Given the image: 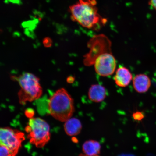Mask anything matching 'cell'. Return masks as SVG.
I'll list each match as a JSON object with an SVG mask.
<instances>
[{"label":"cell","mask_w":156,"mask_h":156,"mask_svg":"<svg viewBox=\"0 0 156 156\" xmlns=\"http://www.w3.org/2000/svg\"><path fill=\"white\" fill-rule=\"evenodd\" d=\"M96 0H79L69 7L71 18L84 28L95 31L100 30L107 20L99 14Z\"/></svg>","instance_id":"obj_1"},{"label":"cell","mask_w":156,"mask_h":156,"mask_svg":"<svg viewBox=\"0 0 156 156\" xmlns=\"http://www.w3.org/2000/svg\"><path fill=\"white\" fill-rule=\"evenodd\" d=\"M112 43L105 35L94 41L90 46V53L95 58L93 63L95 71L103 77L112 75L115 71L116 61L111 51Z\"/></svg>","instance_id":"obj_2"},{"label":"cell","mask_w":156,"mask_h":156,"mask_svg":"<svg viewBox=\"0 0 156 156\" xmlns=\"http://www.w3.org/2000/svg\"><path fill=\"white\" fill-rule=\"evenodd\" d=\"M48 109L54 119L65 122L71 118L75 111L73 99L67 91L62 88L56 90L49 99Z\"/></svg>","instance_id":"obj_3"},{"label":"cell","mask_w":156,"mask_h":156,"mask_svg":"<svg viewBox=\"0 0 156 156\" xmlns=\"http://www.w3.org/2000/svg\"><path fill=\"white\" fill-rule=\"evenodd\" d=\"M16 79L20 87L18 93L20 104L32 102L41 96L43 91L40 79L34 74L24 73Z\"/></svg>","instance_id":"obj_4"},{"label":"cell","mask_w":156,"mask_h":156,"mask_svg":"<svg viewBox=\"0 0 156 156\" xmlns=\"http://www.w3.org/2000/svg\"><path fill=\"white\" fill-rule=\"evenodd\" d=\"M25 130L30 142L37 147H43L50 141V126L41 118H32L29 119Z\"/></svg>","instance_id":"obj_5"},{"label":"cell","mask_w":156,"mask_h":156,"mask_svg":"<svg viewBox=\"0 0 156 156\" xmlns=\"http://www.w3.org/2000/svg\"><path fill=\"white\" fill-rule=\"evenodd\" d=\"M25 140L23 133L9 127L0 129V144L8 148L13 156L16 155Z\"/></svg>","instance_id":"obj_6"},{"label":"cell","mask_w":156,"mask_h":156,"mask_svg":"<svg viewBox=\"0 0 156 156\" xmlns=\"http://www.w3.org/2000/svg\"><path fill=\"white\" fill-rule=\"evenodd\" d=\"M132 79V75L129 70L124 67H120L118 68L114 78L116 84L120 87L127 86Z\"/></svg>","instance_id":"obj_7"},{"label":"cell","mask_w":156,"mask_h":156,"mask_svg":"<svg viewBox=\"0 0 156 156\" xmlns=\"http://www.w3.org/2000/svg\"><path fill=\"white\" fill-rule=\"evenodd\" d=\"M133 83L136 92L141 93L147 92L151 84L149 77L143 74L136 75L133 79Z\"/></svg>","instance_id":"obj_8"},{"label":"cell","mask_w":156,"mask_h":156,"mask_svg":"<svg viewBox=\"0 0 156 156\" xmlns=\"http://www.w3.org/2000/svg\"><path fill=\"white\" fill-rule=\"evenodd\" d=\"M107 91L105 87L99 84H94L91 86L88 91L89 98L92 102L99 103L106 98Z\"/></svg>","instance_id":"obj_9"},{"label":"cell","mask_w":156,"mask_h":156,"mask_svg":"<svg viewBox=\"0 0 156 156\" xmlns=\"http://www.w3.org/2000/svg\"><path fill=\"white\" fill-rule=\"evenodd\" d=\"M82 126L79 119L76 118H71L65 122L64 130L67 135L70 136L78 135L80 133Z\"/></svg>","instance_id":"obj_10"},{"label":"cell","mask_w":156,"mask_h":156,"mask_svg":"<svg viewBox=\"0 0 156 156\" xmlns=\"http://www.w3.org/2000/svg\"><path fill=\"white\" fill-rule=\"evenodd\" d=\"M101 149L100 144L94 140L86 141L82 147L83 154L90 156L98 155L100 153Z\"/></svg>","instance_id":"obj_11"},{"label":"cell","mask_w":156,"mask_h":156,"mask_svg":"<svg viewBox=\"0 0 156 156\" xmlns=\"http://www.w3.org/2000/svg\"><path fill=\"white\" fill-rule=\"evenodd\" d=\"M0 156H13L8 148L5 145L0 144Z\"/></svg>","instance_id":"obj_12"},{"label":"cell","mask_w":156,"mask_h":156,"mask_svg":"<svg viewBox=\"0 0 156 156\" xmlns=\"http://www.w3.org/2000/svg\"><path fill=\"white\" fill-rule=\"evenodd\" d=\"M142 112H137L134 113L133 115V118L136 120H140L144 118V116Z\"/></svg>","instance_id":"obj_13"},{"label":"cell","mask_w":156,"mask_h":156,"mask_svg":"<svg viewBox=\"0 0 156 156\" xmlns=\"http://www.w3.org/2000/svg\"><path fill=\"white\" fill-rule=\"evenodd\" d=\"M52 41L50 38H45L44 41V44L45 46L49 47L51 45Z\"/></svg>","instance_id":"obj_14"},{"label":"cell","mask_w":156,"mask_h":156,"mask_svg":"<svg viewBox=\"0 0 156 156\" xmlns=\"http://www.w3.org/2000/svg\"><path fill=\"white\" fill-rule=\"evenodd\" d=\"M149 4L156 10V0H150Z\"/></svg>","instance_id":"obj_15"},{"label":"cell","mask_w":156,"mask_h":156,"mask_svg":"<svg viewBox=\"0 0 156 156\" xmlns=\"http://www.w3.org/2000/svg\"><path fill=\"white\" fill-rule=\"evenodd\" d=\"M78 156H90L87 155H86L85 154H80ZM99 156V155H94V156Z\"/></svg>","instance_id":"obj_16"}]
</instances>
